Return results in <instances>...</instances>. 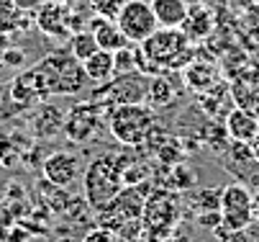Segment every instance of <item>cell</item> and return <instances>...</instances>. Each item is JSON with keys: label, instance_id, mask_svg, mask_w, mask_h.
<instances>
[{"label": "cell", "instance_id": "4316f807", "mask_svg": "<svg viewBox=\"0 0 259 242\" xmlns=\"http://www.w3.org/2000/svg\"><path fill=\"white\" fill-rule=\"evenodd\" d=\"M193 183H195V172H190V167L177 165V167L172 170V181H169L172 188H177V191H188Z\"/></svg>", "mask_w": 259, "mask_h": 242}, {"label": "cell", "instance_id": "6da1fadb", "mask_svg": "<svg viewBox=\"0 0 259 242\" xmlns=\"http://www.w3.org/2000/svg\"><path fill=\"white\" fill-rule=\"evenodd\" d=\"M139 47V73L159 75V73H180L195 59V47L185 37L182 28H157Z\"/></svg>", "mask_w": 259, "mask_h": 242}, {"label": "cell", "instance_id": "4dcf8cb0", "mask_svg": "<svg viewBox=\"0 0 259 242\" xmlns=\"http://www.w3.org/2000/svg\"><path fill=\"white\" fill-rule=\"evenodd\" d=\"M13 44V37H8V33H0V64H3V54L6 49Z\"/></svg>", "mask_w": 259, "mask_h": 242}, {"label": "cell", "instance_id": "603a6c76", "mask_svg": "<svg viewBox=\"0 0 259 242\" xmlns=\"http://www.w3.org/2000/svg\"><path fill=\"white\" fill-rule=\"evenodd\" d=\"M67 49H69V54L75 57V59L85 62V59H88L90 54H95L100 47H98V42H95V37H93V31L85 28V31H80V33H72Z\"/></svg>", "mask_w": 259, "mask_h": 242}, {"label": "cell", "instance_id": "ac0fdd59", "mask_svg": "<svg viewBox=\"0 0 259 242\" xmlns=\"http://www.w3.org/2000/svg\"><path fill=\"white\" fill-rule=\"evenodd\" d=\"M182 78H185V85L195 93H208L215 88L218 83V70L213 64H205V62H198L193 59L188 67L182 70Z\"/></svg>", "mask_w": 259, "mask_h": 242}, {"label": "cell", "instance_id": "836d02e7", "mask_svg": "<svg viewBox=\"0 0 259 242\" xmlns=\"http://www.w3.org/2000/svg\"><path fill=\"white\" fill-rule=\"evenodd\" d=\"M59 242H77V239H69V237H64V239H59Z\"/></svg>", "mask_w": 259, "mask_h": 242}, {"label": "cell", "instance_id": "7c38bea8", "mask_svg": "<svg viewBox=\"0 0 259 242\" xmlns=\"http://www.w3.org/2000/svg\"><path fill=\"white\" fill-rule=\"evenodd\" d=\"M75 6H62V3H52V0H44V3L33 11V26L39 28L44 37L54 39V42H69L72 31H69V13Z\"/></svg>", "mask_w": 259, "mask_h": 242}, {"label": "cell", "instance_id": "5b68a950", "mask_svg": "<svg viewBox=\"0 0 259 242\" xmlns=\"http://www.w3.org/2000/svg\"><path fill=\"white\" fill-rule=\"evenodd\" d=\"M146 85H149V75L144 73H123L113 75L110 80L100 83L88 100L98 103L100 109H116V106H128V103H144L146 100Z\"/></svg>", "mask_w": 259, "mask_h": 242}, {"label": "cell", "instance_id": "2e32d148", "mask_svg": "<svg viewBox=\"0 0 259 242\" xmlns=\"http://www.w3.org/2000/svg\"><path fill=\"white\" fill-rule=\"evenodd\" d=\"M88 31H93L98 47L105 49V52H118V49H123V47L128 44L126 37H123V31H121L118 23H116V18L93 16V18L88 21Z\"/></svg>", "mask_w": 259, "mask_h": 242}, {"label": "cell", "instance_id": "4fadbf2b", "mask_svg": "<svg viewBox=\"0 0 259 242\" xmlns=\"http://www.w3.org/2000/svg\"><path fill=\"white\" fill-rule=\"evenodd\" d=\"M8 95H11V100L16 103V106H21V109H31V106L36 109L44 98H49L47 90H44V85H41L39 73H36L33 67H28V70H21V75L11 83Z\"/></svg>", "mask_w": 259, "mask_h": 242}, {"label": "cell", "instance_id": "52a82bcc", "mask_svg": "<svg viewBox=\"0 0 259 242\" xmlns=\"http://www.w3.org/2000/svg\"><path fill=\"white\" fill-rule=\"evenodd\" d=\"M103 111L98 103L85 100V103H75L67 114H64V136L72 145H85L100 134L103 129Z\"/></svg>", "mask_w": 259, "mask_h": 242}, {"label": "cell", "instance_id": "44dd1931", "mask_svg": "<svg viewBox=\"0 0 259 242\" xmlns=\"http://www.w3.org/2000/svg\"><path fill=\"white\" fill-rule=\"evenodd\" d=\"M180 28L185 31V37H188L190 42H200L213 31V13L205 6H190L188 18L182 21Z\"/></svg>", "mask_w": 259, "mask_h": 242}, {"label": "cell", "instance_id": "d6a6232c", "mask_svg": "<svg viewBox=\"0 0 259 242\" xmlns=\"http://www.w3.org/2000/svg\"><path fill=\"white\" fill-rule=\"evenodd\" d=\"M254 217H256V219H259V203H256V206H254Z\"/></svg>", "mask_w": 259, "mask_h": 242}, {"label": "cell", "instance_id": "83f0119b", "mask_svg": "<svg viewBox=\"0 0 259 242\" xmlns=\"http://www.w3.org/2000/svg\"><path fill=\"white\" fill-rule=\"evenodd\" d=\"M26 64V52L18 47V44H11L3 54V67H11V70H21Z\"/></svg>", "mask_w": 259, "mask_h": 242}, {"label": "cell", "instance_id": "7402d4cb", "mask_svg": "<svg viewBox=\"0 0 259 242\" xmlns=\"http://www.w3.org/2000/svg\"><path fill=\"white\" fill-rule=\"evenodd\" d=\"M82 70L88 75L90 83L100 85L105 80H110L116 75V64H113V52H105V49H98L95 54H90L85 62H82Z\"/></svg>", "mask_w": 259, "mask_h": 242}, {"label": "cell", "instance_id": "cb8c5ba5", "mask_svg": "<svg viewBox=\"0 0 259 242\" xmlns=\"http://www.w3.org/2000/svg\"><path fill=\"white\" fill-rule=\"evenodd\" d=\"M113 64H116V75H123V73H136L139 70V47H123L118 52H113Z\"/></svg>", "mask_w": 259, "mask_h": 242}, {"label": "cell", "instance_id": "7a4b0ae2", "mask_svg": "<svg viewBox=\"0 0 259 242\" xmlns=\"http://www.w3.org/2000/svg\"><path fill=\"white\" fill-rule=\"evenodd\" d=\"M134 157L105 152L98 155L85 170H82V188H85V201L90 209H103L108 201H113L123 191V170Z\"/></svg>", "mask_w": 259, "mask_h": 242}, {"label": "cell", "instance_id": "ba28073f", "mask_svg": "<svg viewBox=\"0 0 259 242\" xmlns=\"http://www.w3.org/2000/svg\"><path fill=\"white\" fill-rule=\"evenodd\" d=\"M221 219L229 232H241L251 224L254 219V198L246 186L231 183L226 188H221Z\"/></svg>", "mask_w": 259, "mask_h": 242}, {"label": "cell", "instance_id": "30bf717a", "mask_svg": "<svg viewBox=\"0 0 259 242\" xmlns=\"http://www.w3.org/2000/svg\"><path fill=\"white\" fill-rule=\"evenodd\" d=\"M180 219V203L172 193L154 191L146 196L144 201V212H141V227L149 229L154 234H167L175 222Z\"/></svg>", "mask_w": 259, "mask_h": 242}, {"label": "cell", "instance_id": "d6986e66", "mask_svg": "<svg viewBox=\"0 0 259 242\" xmlns=\"http://www.w3.org/2000/svg\"><path fill=\"white\" fill-rule=\"evenodd\" d=\"M177 95V88L175 83L167 78V73H159V75H152L149 78V85H146V106H152L154 111L159 109H167L169 103L175 100Z\"/></svg>", "mask_w": 259, "mask_h": 242}, {"label": "cell", "instance_id": "5bb4252c", "mask_svg": "<svg viewBox=\"0 0 259 242\" xmlns=\"http://www.w3.org/2000/svg\"><path fill=\"white\" fill-rule=\"evenodd\" d=\"M31 131L36 136H41V140H54V136H59L64 131V114H62V109L41 100L39 106H36L33 119H31Z\"/></svg>", "mask_w": 259, "mask_h": 242}, {"label": "cell", "instance_id": "484cf974", "mask_svg": "<svg viewBox=\"0 0 259 242\" xmlns=\"http://www.w3.org/2000/svg\"><path fill=\"white\" fill-rule=\"evenodd\" d=\"M90 11L95 16H105V18H118L121 8L128 3V0H88Z\"/></svg>", "mask_w": 259, "mask_h": 242}, {"label": "cell", "instance_id": "9c48e42d", "mask_svg": "<svg viewBox=\"0 0 259 242\" xmlns=\"http://www.w3.org/2000/svg\"><path fill=\"white\" fill-rule=\"evenodd\" d=\"M118 28L123 31V37L128 44H141L152 37V33L159 28L157 16L152 11L149 0H128V3L121 8L118 18H116Z\"/></svg>", "mask_w": 259, "mask_h": 242}, {"label": "cell", "instance_id": "e0dca14e", "mask_svg": "<svg viewBox=\"0 0 259 242\" xmlns=\"http://www.w3.org/2000/svg\"><path fill=\"white\" fill-rule=\"evenodd\" d=\"M149 3H152L159 28H180L190 11L188 0H149Z\"/></svg>", "mask_w": 259, "mask_h": 242}, {"label": "cell", "instance_id": "d4e9b609", "mask_svg": "<svg viewBox=\"0 0 259 242\" xmlns=\"http://www.w3.org/2000/svg\"><path fill=\"white\" fill-rule=\"evenodd\" d=\"M190 203L198 212H221V188H203L190 196Z\"/></svg>", "mask_w": 259, "mask_h": 242}, {"label": "cell", "instance_id": "f546056e", "mask_svg": "<svg viewBox=\"0 0 259 242\" xmlns=\"http://www.w3.org/2000/svg\"><path fill=\"white\" fill-rule=\"evenodd\" d=\"M13 3L18 6V8H23V11H28V13H33L36 8H39L44 0H13Z\"/></svg>", "mask_w": 259, "mask_h": 242}, {"label": "cell", "instance_id": "3957f363", "mask_svg": "<svg viewBox=\"0 0 259 242\" xmlns=\"http://www.w3.org/2000/svg\"><path fill=\"white\" fill-rule=\"evenodd\" d=\"M33 70L39 73L47 95H77L90 83L85 70H82V62L72 57L69 49L52 52V54L41 57L33 64Z\"/></svg>", "mask_w": 259, "mask_h": 242}, {"label": "cell", "instance_id": "ffe728a7", "mask_svg": "<svg viewBox=\"0 0 259 242\" xmlns=\"http://www.w3.org/2000/svg\"><path fill=\"white\" fill-rule=\"evenodd\" d=\"M33 16L23 8H18L13 0H0V33H8V37H16V33L26 31L31 26Z\"/></svg>", "mask_w": 259, "mask_h": 242}, {"label": "cell", "instance_id": "f1b7e54d", "mask_svg": "<svg viewBox=\"0 0 259 242\" xmlns=\"http://www.w3.org/2000/svg\"><path fill=\"white\" fill-rule=\"evenodd\" d=\"M82 242H118V237H116V232H113V229H108V227H98V229L88 232Z\"/></svg>", "mask_w": 259, "mask_h": 242}, {"label": "cell", "instance_id": "8fae6325", "mask_svg": "<svg viewBox=\"0 0 259 242\" xmlns=\"http://www.w3.org/2000/svg\"><path fill=\"white\" fill-rule=\"evenodd\" d=\"M82 160L75 152H52L44 162H41V172L44 181L57 186V188H69L82 178Z\"/></svg>", "mask_w": 259, "mask_h": 242}, {"label": "cell", "instance_id": "e575fe53", "mask_svg": "<svg viewBox=\"0 0 259 242\" xmlns=\"http://www.w3.org/2000/svg\"><path fill=\"white\" fill-rule=\"evenodd\" d=\"M0 100H3V90H0Z\"/></svg>", "mask_w": 259, "mask_h": 242}, {"label": "cell", "instance_id": "277c9868", "mask_svg": "<svg viewBox=\"0 0 259 242\" xmlns=\"http://www.w3.org/2000/svg\"><path fill=\"white\" fill-rule=\"evenodd\" d=\"M105 111L110 136L123 147H144L149 134L159 126L157 111L146 103H128V106H116Z\"/></svg>", "mask_w": 259, "mask_h": 242}, {"label": "cell", "instance_id": "9a60e30c", "mask_svg": "<svg viewBox=\"0 0 259 242\" xmlns=\"http://www.w3.org/2000/svg\"><path fill=\"white\" fill-rule=\"evenodd\" d=\"M226 134L234 142L251 145L259 136V119L246 109H231L226 114Z\"/></svg>", "mask_w": 259, "mask_h": 242}, {"label": "cell", "instance_id": "8992f818", "mask_svg": "<svg viewBox=\"0 0 259 242\" xmlns=\"http://www.w3.org/2000/svg\"><path fill=\"white\" fill-rule=\"evenodd\" d=\"M144 201H146V188H144V183H141V186H123V191H121L113 201H108L103 209H98V219H100V224L108 227V229H118V227L126 224V222L141 219Z\"/></svg>", "mask_w": 259, "mask_h": 242}, {"label": "cell", "instance_id": "1f68e13d", "mask_svg": "<svg viewBox=\"0 0 259 242\" xmlns=\"http://www.w3.org/2000/svg\"><path fill=\"white\" fill-rule=\"evenodd\" d=\"M52 3H62V6H80V0H52Z\"/></svg>", "mask_w": 259, "mask_h": 242}]
</instances>
